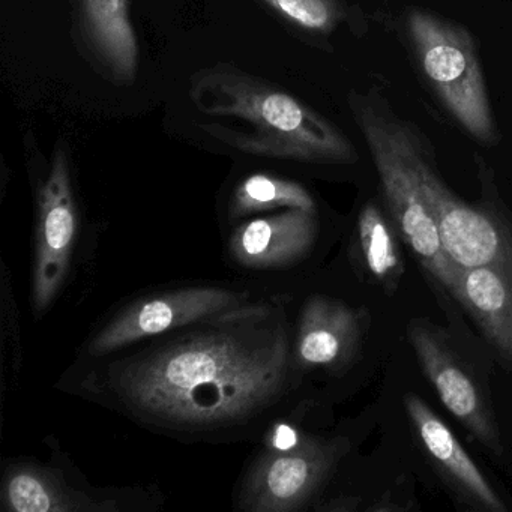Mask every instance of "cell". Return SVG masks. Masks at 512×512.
<instances>
[{
    "label": "cell",
    "mask_w": 512,
    "mask_h": 512,
    "mask_svg": "<svg viewBox=\"0 0 512 512\" xmlns=\"http://www.w3.org/2000/svg\"><path fill=\"white\" fill-rule=\"evenodd\" d=\"M56 391L184 445L256 443L308 397L292 361L286 289L146 338L77 359Z\"/></svg>",
    "instance_id": "obj_1"
},
{
    "label": "cell",
    "mask_w": 512,
    "mask_h": 512,
    "mask_svg": "<svg viewBox=\"0 0 512 512\" xmlns=\"http://www.w3.org/2000/svg\"><path fill=\"white\" fill-rule=\"evenodd\" d=\"M188 94L196 109L212 119L202 130L242 154L320 166L358 161L352 142L328 119L233 65L197 71Z\"/></svg>",
    "instance_id": "obj_2"
},
{
    "label": "cell",
    "mask_w": 512,
    "mask_h": 512,
    "mask_svg": "<svg viewBox=\"0 0 512 512\" xmlns=\"http://www.w3.org/2000/svg\"><path fill=\"white\" fill-rule=\"evenodd\" d=\"M314 404L319 403L305 398L275 418L254 443L233 485L235 511H313L350 449L343 434L311 428Z\"/></svg>",
    "instance_id": "obj_3"
},
{
    "label": "cell",
    "mask_w": 512,
    "mask_h": 512,
    "mask_svg": "<svg viewBox=\"0 0 512 512\" xmlns=\"http://www.w3.org/2000/svg\"><path fill=\"white\" fill-rule=\"evenodd\" d=\"M349 106L379 173L389 215L422 268L452 293L460 269L443 250L436 220L421 181V161L430 145L409 122L395 115L376 89L352 91Z\"/></svg>",
    "instance_id": "obj_4"
},
{
    "label": "cell",
    "mask_w": 512,
    "mask_h": 512,
    "mask_svg": "<svg viewBox=\"0 0 512 512\" xmlns=\"http://www.w3.org/2000/svg\"><path fill=\"white\" fill-rule=\"evenodd\" d=\"M278 290L239 277L149 287L122 299L97 320L74 358L110 355L146 338L259 301Z\"/></svg>",
    "instance_id": "obj_5"
},
{
    "label": "cell",
    "mask_w": 512,
    "mask_h": 512,
    "mask_svg": "<svg viewBox=\"0 0 512 512\" xmlns=\"http://www.w3.org/2000/svg\"><path fill=\"white\" fill-rule=\"evenodd\" d=\"M97 244V230L86 229L74 187L70 154L56 146L46 178L34 187L32 233L31 313L43 322L73 290L89 251Z\"/></svg>",
    "instance_id": "obj_6"
},
{
    "label": "cell",
    "mask_w": 512,
    "mask_h": 512,
    "mask_svg": "<svg viewBox=\"0 0 512 512\" xmlns=\"http://www.w3.org/2000/svg\"><path fill=\"white\" fill-rule=\"evenodd\" d=\"M43 445L47 460L8 457L0 473L4 512H157L166 496L157 484L98 487L83 475L55 436Z\"/></svg>",
    "instance_id": "obj_7"
},
{
    "label": "cell",
    "mask_w": 512,
    "mask_h": 512,
    "mask_svg": "<svg viewBox=\"0 0 512 512\" xmlns=\"http://www.w3.org/2000/svg\"><path fill=\"white\" fill-rule=\"evenodd\" d=\"M406 34L419 73L455 122L482 145L499 142L475 41L466 28L410 8Z\"/></svg>",
    "instance_id": "obj_8"
},
{
    "label": "cell",
    "mask_w": 512,
    "mask_h": 512,
    "mask_svg": "<svg viewBox=\"0 0 512 512\" xmlns=\"http://www.w3.org/2000/svg\"><path fill=\"white\" fill-rule=\"evenodd\" d=\"M224 265L239 278L284 289L304 280L325 239L322 211L283 209L220 230Z\"/></svg>",
    "instance_id": "obj_9"
},
{
    "label": "cell",
    "mask_w": 512,
    "mask_h": 512,
    "mask_svg": "<svg viewBox=\"0 0 512 512\" xmlns=\"http://www.w3.org/2000/svg\"><path fill=\"white\" fill-rule=\"evenodd\" d=\"M292 361L311 398L314 383L346 376L361 352L367 313L301 280L286 287ZM313 400V398H311Z\"/></svg>",
    "instance_id": "obj_10"
},
{
    "label": "cell",
    "mask_w": 512,
    "mask_h": 512,
    "mask_svg": "<svg viewBox=\"0 0 512 512\" xmlns=\"http://www.w3.org/2000/svg\"><path fill=\"white\" fill-rule=\"evenodd\" d=\"M409 338L422 371L448 412L485 448L500 454L502 445L487 389L455 349L449 335L430 323L413 320Z\"/></svg>",
    "instance_id": "obj_11"
},
{
    "label": "cell",
    "mask_w": 512,
    "mask_h": 512,
    "mask_svg": "<svg viewBox=\"0 0 512 512\" xmlns=\"http://www.w3.org/2000/svg\"><path fill=\"white\" fill-rule=\"evenodd\" d=\"M421 181L443 250L460 271L512 257V232L494 212L455 196L437 173L431 148L421 161Z\"/></svg>",
    "instance_id": "obj_12"
},
{
    "label": "cell",
    "mask_w": 512,
    "mask_h": 512,
    "mask_svg": "<svg viewBox=\"0 0 512 512\" xmlns=\"http://www.w3.org/2000/svg\"><path fill=\"white\" fill-rule=\"evenodd\" d=\"M73 38L83 58L115 85L136 80L139 46L128 0H73Z\"/></svg>",
    "instance_id": "obj_13"
},
{
    "label": "cell",
    "mask_w": 512,
    "mask_h": 512,
    "mask_svg": "<svg viewBox=\"0 0 512 512\" xmlns=\"http://www.w3.org/2000/svg\"><path fill=\"white\" fill-rule=\"evenodd\" d=\"M404 406L428 460L455 496L481 511L505 512L502 497L436 412L415 394L406 395Z\"/></svg>",
    "instance_id": "obj_14"
},
{
    "label": "cell",
    "mask_w": 512,
    "mask_h": 512,
    "mask_svg": "<svg viewBox=\"0 0 512 512\" xmlns=\"http://www.w3.org/2000/svg\"><path fill=\"white\" fill-rule=\"evenodd\" d=\"M454 296L512 368V257L458 274Z\"/></svg>",
    "instance_id": "obj_15"
},
{
    "label": "cell",
    "mask_w": 512,
    "mask_h": 512,
    "mask_svg": "<svg viewBox=\"0 0 512 512\" xmlns=\"http://www.w3.org/2000/svg\"><path fill=\"white\" fill-rule=\"evenodd\" d=\"M283 209L320 211L319 202L302 182L269 172H251L236 179L218 202L220 230L239 221Z\"/></svg>",
    "instance_id": "obj_16"
},
{
    "label": "cell",
    "mask_w": 512,
    "mask_h": 512,
    "mask_svg": "<svg viewBox=\"0 0 512 512\" xmlns=\"http://www.w3.org/2000/svg\"><path fill=\"white\" fill-rule=\"evenodd\" d=\"M401 235L376 202H367L359 211L350 239L349 256L389 290L395 289L404 274Z\"/></svg>",
    "instance_id": "obj_17"
},
{
    "label": "cell",
    "mask_w": 512,
    "mask_h": 512,
    "mask_svg": "<svg viewBox=\"0 0 512 512\" xmlns=\"http://www.w3.org/2000/svg\"><path fill=\"white\" fill-rule=\"evenodd\" d=\"M302 37L325 40L347 16V0H259Z\"/></svg>",
    "instance_id": "obj_18"
},
{
    "label": "cell",
    "mask_w": 512,
    "mask_h": 512,
    "mask_svg": "<svg viewBox=\"0 0 512 512\" xmlns=\"http://www.w3.org/2000/svg\"><path fill=\"white\" fill-rule=\"evenodd\" d=\"M0 307H2V404L8 392L19 382L25 362L22 328H20L19 307L14 295L13 278L10 269L2 263L0 281Z\"/></svg>",
    "instance_id": "obj_19"
}]
</instances>
